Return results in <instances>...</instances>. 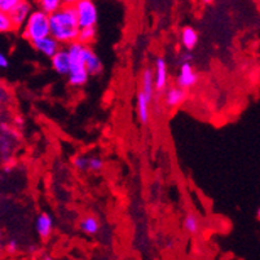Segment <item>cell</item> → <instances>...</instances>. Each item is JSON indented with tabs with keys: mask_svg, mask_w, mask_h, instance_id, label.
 <instances>
[{
	"mask_svg": "<svg viewBox=\"0 0 260 260\" xmlns=\"http://www.w3.org/2000/svg\"><path fill=\"white\" fill-rule=\"evenodd\" d=\"M83 60H84V65H86V69L89 75H96L103 70V63H101V60L99 58L98 54L94 53V51L89 46H84Z\"/></svg>",
	"mask_w": 260,
	"mask_h": 260,
	"instance_id": "9c48e42d",
	"label": "cell"
},
{
	"mask_svg": "<svg viewBox=\"0 0 260 260\" xmlns=\"http://www.w3.org/2000/svg\"><path fill=\"white\" fill-rule=\"evenodd\" d=\"M7 99H8V93H7L6 88L0 86V103H6Z\"/></svg>",
	"mask_w": 260,
	"mask_h": 260,
	"instance_id": "484cf974",
	"label": "cell"
},
{
	"mask_svg": "<svg viewBox=\"0 0 260 260\" xmlns=\"http://www.w3.org/2000/svg\"><path fill=\"white\" fill-rule=\"evenodd\" d=\"M176 82L177 87H180V88L185 89V91L196 86V83L198 82V75L194 72L190 62L181 63L180 72H179V75H177Z\"/></svg>",
	"mask_w": 260,
	"mask_h": 260,
	"instance_id": "8992f818",
	"label": "cell"
},
{
	"mask_svg": "<svg viewBox=\"0 0 260 260\" xmlns=\"http://www.w3.org/2000/svg\"><path fill=\"white\" fill-rule=\"evenodd\" d=\"M53 219L49 214L43 212L37 217V221H35V231L39 235L40 238H48L53 232Z\"/></svg>",
	"mask_w": 260,
	"mask_h": 260,
	"instance_id": "30bf717a",
	"label": "cell"
},
{
	"mask_svg": "<svg viewBox=\"0 0 260 260\" xmlns=\"http://www.w3.org/2000/svg\"><path fill=\"white\" fill-rule=\"evenodd\" d=\"M32 47H34L39 53H42L43 56H46V57L48 58L53 57L54 54L57 53L61 49V44L58 43L54 38H52L51 35L34 42V43H32Z\"/></svg>",
	"mask_w": 260,
	"mask_h": 260,
	"instance_id": "ba28073f",
	"label": "cell"
},
{
	"mask_svg": "<svg viewBox=\"0 0 260 260\" xmlns=\"http://www.w3.org/2000/svg\"><path fill=\"white\" fill-rule=\"evenodd\" d=\"M83 44L74 42L69 44L66 52H68V57H69V83L73 87H82L88 82L89 74L86 69L83 60Z\"/></svg>",
	"mask_w": 260,
	"mask_h": 260,
	"instance_id": "7a4b0ae2",
	"label": "cell"
},
{
	"mask_svg": "<svg viewBox=\"0 0 260 260\" xmlns=\"http://www.w3.org/2000/svg\"><path fill=\"white\" fill-rule=\"evenodd\" d=\"M78 0H62L63 6H69V7H73L75 6V3H77Z\"/></svg>",
	"mask_w": 260,
	"mask_h": 260,
	"instance_id": "83f0119b",
	"label": "cell"
},
{
	"mask_svg": "<svg viewBox=\"0 0 260 260\" xmlns=\"http://www.w3.org/2000/svg\"><path fill=\"white\" fill-rule=\"evenodd\" d=\"M123 2H127V0H123Z\"/></svg>",
	"mask_w": 260,
	"mask_h": 260,
	"instance_id": "4dcf8cb0",
	"label": "cell"
},
{
	"mask_svg": "<svg viewBox=\"0 0 260 260\" xmlns=\"http://www.w3.org/2000/svg\"><path fill=\"white\" fill-rule=\"evenodd\" d=\"M73 165L79 171H84V170H87V166H88V158L84 157V155H77L73 159Z\"/></svg>",
	"mask_w": 260,
	"mask_h": 260,
	"instance_id": "603a6c76",
	"label": "cell"
},
{
	"mask_svg": "<svg viewBox=\"0 0 260 260\" xmlns=\"http://www.w3.org/2000/svg\"><path fill=\"white\" fill-rule=\"evenodd\" d=\"M201 223L197 215L194 212H189L185 217H184V229L188 232L189 235L196 236L200 232Z\"/></svg>",
	"mask_w": 260,
	"mask_h": 260,
	"instance_id": "e0dca14e",
	"label": "cell"
},
{
	"mask_svg": "<svg viewBox=\"0 0 260 260\" xmlns=\"http://www.w3.org/2000/svg\"><path fill=\"white\" fill-rule=\"evenodd\" d=\"M43 260H53V259H52V257L49 256V255H46V256L43 257Z\"/></svg>",
	"mask_w": 260,
	"mask_h": 260,
	"instance_id": "f546056e",
	"label": "cell"
},
{
	"mask_svg": "<svg viewBox=\"0 0 260 260\" xmlns=\"http://www.w3.org/2000/svg\"><path fill=\"white\" fill-rule=\"evenodd\" d=\"M15 30V25L12 22L9 13L0 11V34H6Z\"/></svg>",
	"mask_w": 260,
	"mask_h": 260,
	"instance_id": "ffe728a7",
	"label": "cell"
},
{
	"mask_svg": "<svg viewBox=\"0 0 260 260\" xmlns=\"http://www.w3.org/2000/svg\"><path fill=\"white\" fill-rule=\"evenodd\" d=\"M23 0H0V11L9 13L12 9L17 7L18 4L22 3Z\"/></svg>",
	"mask_w": 260,
	"mask_h": 260,
	"instance_id": "7402d4cb",
	"label": "cell"
},
{
	"mask_svg": "<svg viewBox=\"0 0 260 260\" xmlns=\"http://www.w3.org/2000/svg\"><path fill=\"white\" fill-rule=\"evenodd\" d=\"M198 43V34L193 27L190 26H186L181 30V44L184 46V48L186 51H191L193 48H196Z\"/></svg>",
	"mask_w": 260,
	"mask_h": 260,
	"instance_id": "9a60e30c",
	"label": "cell"
},
{
	"mask_svg": "<svg viewBox=\"0 0 260 260\" xmlns=\"http://www.w3.org/2000/svg\"><path fill=\"white\" fill-rule=\"evenodd\" d=\"M49 35V16L40 9H35L30 13L29 18L22 26V37L31 42L46 38Z\"/></svg>",
	"mask_w": 260,
	"mask_h": 260,
	"instance_id": "3957f363",
	"label": "cell"
},
{
	"mask_svg": "<svg viewBox=\"0 0 260 260\" xmlns=\"http://www.w3.org/2000/svg\"><path fill=\"white\" fill-rule=\"evenodd\" d=\"M51 63L52 69L57 74L68 77V74H69V57H68L66 49H60L53 57H51Z\"/></svg>",
	"mask_w": 260,
	"mask_h": 260,
	"instance_id": "4fadbf2b",
	"label": "cell"
},
{
	"mask_svg": "<svg viewBox=\"0 0 260 260\" xmlns=\"http://www.w3.org/2000/svg\"><path fill=\"white\" fill-rule=\"evenodd\" d=\"M79 225L82 232H84L88 236H94L100 231V221H99L98 217L92 216V215H87L86 217H83L80 220Z\"/></svg>",
	"mask_w": 260,
	"mask_h": 260,
	"instance_id": "2e32d148",
	"label": "cell"
},
{
	"mask_svg": "<svg viewBox=\"0 0 260 260\" xmlns=\"http://www.w3.org/2000/svg\"><path fill=\"white\" fill-rule=\"evenodd\" d=\"M9 66V60L6 54L0 52V69H7Z\"/></svg>",
	"mask_w": 260,
	"mask_h": 260,
	"instance_id": "d4e9b609",
	"label": "cell"
},
{
	"mask_svg": "<svg viewBox=\"0 0 260 260\" xmlns=\"http://www.w3.org/2000/svg\"><path fill=\"white\" fill-rule=\"evenodd\" d=\"M186 99V91L180 88V87H170L167 88L166 94H165V104L169 108H177L185 101Z\"/></svg>",
	"mask_w": 260,
	"mask_h": 260,
	"instance_id": "7c38bea8",
	"label": "cell"
},
{
	"mask_svg": "<svg viewBox=\"0 0 260 260\" xmlns=\"http://www.w3.org/2000/svg\"><path fill=\"white\" fill-rule=\"evenodd\" d=\"M140 91L143 92L146 100L149 104H152L154 100L155 88H154V79H153V70L145 69L143 75H141V88Z\"/></svg>",
	"mask_w": 260,
	"mask_h": 260,
	"instance_id": "8fae6325",
	"label": "cell"
},
{
	"mask_svg": "<svg viewBox=\"0 0 260 260\" xmlns=\"http://www.w3.org/2000/svg\"><path fill=\"white\" fill-rule=\"evenodd\" d=\"M96 27H84V29H79V34H78L77 42L83 46H89L96 39Z\"/></svg>",
	"mask_w": 260,
	"mask_h": 260,
	"instance_id": "d6986e66",
	"label": "cell"
},
{
	"mask_svg": "<svg viewBox=\"0 0 260 260\" xmlns=\"http://www.w3.org/2000/svg\"><path fill=\"white\" fill-rule=\"evenodd\" d=\"M104 167V160L101 159L100 157H89L88 158V166L87 169L89 171H93V172H99L101 171Z\"/></svg>",
	"mask_w": 260,
	"mask_h": 260,
	"instance_id": "44dd1931",
	"label": "cell"
},
{
	"mask_svg": "<svg viewBox=\"0 0 260 260\" xmlns=\"http://www.w3.org/2000/svg\"><path fill=\"white\" fill-rule=\"evenodd\" d=\"M155 92H162L169 86V68L165 58L158 57L155 61L154 72H153Z\"/></svg>",
	"mask_w": 260,
	"mask_h": 260,
	"instance_id": "5b68a950",
	"label": "cell"
},
{
	"mask_svg": "<svg viewBox=\"0 0 260 260\" xmlns=\"http://www.w3.org/2000/svg\"><path fill=\"white\" fill-rule=\"evenodd\" d=\"M202 2L205 4H212V2H214V0H202Z\"/></svg>",
	"mask_w": 260,
	"mask_h": 260,
	"instance_id": "f1b7e54d",
	"label": "cell"
},
{
	"mask_svg": "<svg viewBox=\"0 0 260 260\" xmlns=\"http://www.w3.org/2000/svg\"><path fill=\"white\" fill-rule=\"evenodd\" d=\"M31 12L32 6L29 0H23L22 3H20L17 7H15V8L9 12V17H11L12 22L15 25V29L22 27V26L25 25L26 20L29 18Z\"/></svg>",
	"mask_w": 260,
	"mask_h": 260,
	"instance_id": "52a82bcc",
	"label": "cell"
},
{
	"mask_svg": "<svg viewBox=\"0 0 260 260\" xmlns=\"http://www.w3.org/2000/svg\"><path fill=\"white\" fill-rule=\"evenodd\" d=\"M79 34L77 16L73 7L63 6L49 15V35L60 44H72L77 42Z\"/></svg>",
	"mask_w": 260,
	"mask_h": 260,
	"instance_id": "6da1fadb",
	"label": "cell"
},
{
	"mask_svg": "<svg viewBox=\"0 0 260 260\" xmlns=\"http://www.w3.org/2000/svg\"><path fill=\"white\" fill-rule=\"evenodd\" d=\"M150 105L149 101L146 100L145 96L141 91L138 92V96H136V109H138V117L143 124H146L150 119Z\"/></svg>",
	"mask_w": 260,
	"mask_h": 260,
	"instance_id": "5bb4252c",
	"label": "cell"
},
{
	"mask_svg": "<svg viewBox=\"0 0 260 260\" xmlns=\"http://www.w3.org/2000/svg\"><path fill=\"white\" fill-rule=\"evenodd\" d=\"M7 249H8V251L11 252V254H15L16 251L18 250V243L16 240H11L8 242V245H7Z\"/></svg>",
	"mask_w": 260,
	"mask_h": 260,
	"instance_id": "cb8c5ba5",
	"label": "cell"
},
{
	"mask_svg": "<svg viewBox=\"0 0 260 260\" xmlns=\"http://www.w3.org/2000/svg\"><path fill=\"white\" fill-rule=\"evenodd\" d=\"M37 2L40 11H43L48 16L54 13V12H57L58 9L63 7L62 0H37Z\"/></svg>",
	"mask_w": 260,
	"mask_h": 260,
	"instance_id": "ac0fdd59",
	"label": "cell"
},
{
	"mask_svg": "<svg viewBox=\"0 0 260 260\" xmlns=\"http://www.w3.org/2000/svg\"><path fill=\"white\" fill-rule=\"evenodd\" d=\"M77 16L79 29L84 27H96L99 20L98 7L93 0H78L75 6H73Z\"/></svg>",
	"mask_w": 260,
	"mask_h": 260,
	"instance_id": "277c9868",
	"label": "cell"
},
{
	"mask_svg": "<svg viewBox=\"0 0 260 260\" xmlns=\"http://www.w3.org/2000/svg\"><path fill=\"white\" fill-rule=\"evenodd\" d=\"M183 58H184V62H190V61L193 60V54L185 53V54H183Z\"/></svg>",
	"mask_w": 260,
	"mask_h": 260,
	"instance_id": "4316f807",
	"label": "cell"
}]
</instances>
